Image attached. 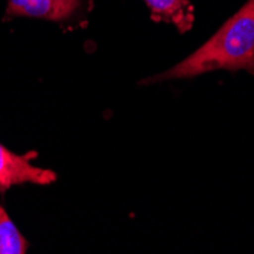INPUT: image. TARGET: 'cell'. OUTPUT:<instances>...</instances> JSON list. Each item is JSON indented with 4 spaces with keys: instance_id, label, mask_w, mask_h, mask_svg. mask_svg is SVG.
Listing matches in <instances>:
<instances>
[{
    "instance_id": "5",
    "label": "cell",
    "mask_w": 254,
    "mask_h": 254,
    "mask_svg": "<svg viewBox=\"0 0 254 254\" xmlns=\"http://www.w3.org/2000/svg\"><path fill=\"white\" fill-rule=\"evenodd\" d=\"M28 250V242L9 219L0 205V254H23Z\"/></svg>"
},
{
    "instance_id": "2",
    "label": "cell",
    "mask_w": 254,
    "mask_h": 254,
    "mask_svg": "<svg viewBox=\"0 0 254 254\" xmlns=\"http://www.w3.org/2000/svg\"><path fill=\"white\" fill-rule=\"evenodd\" d=\"M32 157H35V152L31 155H18L0 143V192L5 193L9 188L26 183L48 186L57 180L54 171L34 166L31 163Z\"/></svg>"
},
{
    "instance_id": "1",
    "label": "cell",
    "mask_w": 254,
    "mask_h": 254,
    "mask_svg": "<svg viewBox=\"0 0 254 254\" xmlns=\"http://www.w3.org/2000/svg\"><path fill=\"white\" fill-rule=\"evenodd\" d=\"M215 70H244L254 76V0H248L186 60L143 84L189 79Z\"/></svg>"
},
{
    "instance_id": "3",
    "label": "cell",
    "mask_w": 254,
    "mask_h": 254,
    "mask_svg": "<svg viewBox=\"0 0 254 254\" xmlns=\"http://www.w3.org/2000/svg\"><path fill=\"white\" fill-rule=\"evenodd\" d=\"M8 14L49 21H72L84 11V0H6Z\"/></svg>"
},
{
    "instance_id": "4",
    "label": "cell",
    "mask_w": 254,
    "mask_h": 254,
    "mask_svg": "<svg viewBox=\"0 0 254 254\" xmlns=\"http://www.w3.org/2000/svg\"><path fill=\"white\" fill-rule=\"evenodd\" d=\"M143 2L151 9L154 21L172 23L180 32L192 29L195 12L190 0H143Z\"/></svg>"
}]
</instances>
